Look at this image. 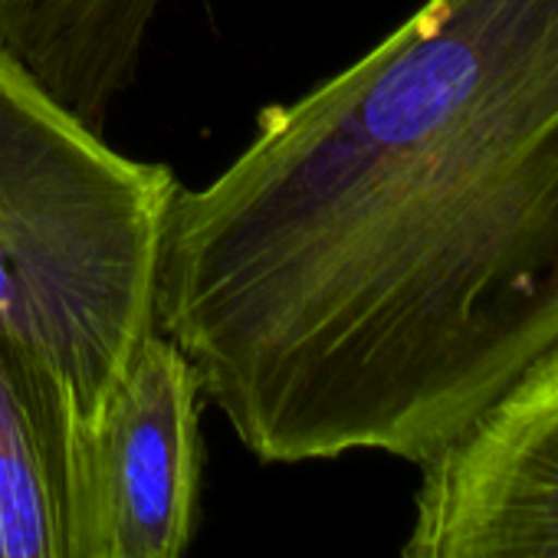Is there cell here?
<instances>
[{"label": "cell", "instance_id": "cell-1", "mask_svg": "<svg viewBox=\"0 0 558 558\" xmlns=\"http://www.w3.org/2000/svg\"><path fill=\"white\" fill-rule=\"evenodd\" d=\"M158 332L266 463L437 457L558 349V0H424L178 187Z\"/></svg>", "mask_w": 558, "mask_h": 558}, {"label": "cell", "instance_id": "cell-2", "mask_svg": "<svg viewBox=\"0 0 558 558\" xmlns=\"http://www.w3.org/2000/svg\"><path fill=\"white\" fill-rule=\"evenodd\" d=\"M171 168L116 151L0 50V336L99 414L158 332Z\"/></svg>", "mask_w": 558, "mask_h": 558}, {"label": "cell", "instance_id": "cell-3", "mask_svg": "<svg viewBox=\"0 0 558 558\" xmlns=\"http://www.w3.org/2000/svg\"><path fill=\"white\" fill-rule=\"evenodd\" d=\"M417 470L401 558H558V349Z\"/></svg>", "mask_w": 558, "mask_h": 558}, {"label": "cell", "instance_id": "cell-6", "mask_svg": "<svg viewBox=\"0 0 558 558\" xmlns=\"http://www.w3.org/2000/svg\"><path fill=\"white\" fill-rule=\"evenodd\" d=\"M168 0H0V50L102 132Z\"/></svg>", "mask_w": 558, "mask_h": 558}, {"label": "cell", "instance_id": "cell-4", "mask_svg": "<svg viewBox=\"0 0 558 558\" xmlns=\"http://www.w3.org/2000/svg\"><path fill=\"white\" fill-rule=\"evenodd\" d=\"M201 381L155 332L96 424L102 558H181L201 489Z\"/></svg>", "mask_w": 558, "mask_h": 558}, {"label": "cell", "instance_id": "cell-5", "mask_svg": "<svg viewBox=\"0 0 558 558\" xmlns=\"http://www.w3.org/2000/svg\"><path fill=\"white\" fill-rule=\"evenodd\" d=\"M0 558H102L96 424L70 385L0 336Z\"/></svg>", "mask_w": 558, "mask_h": 558}]
</instances>
